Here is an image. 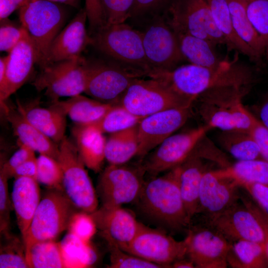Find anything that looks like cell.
I'll return each mask as SVG.
<instances>
[{
    "label": "cell",
    "instance_id": "obj_1",
    "mask_svg": "<svg viewBox=\"0 0 268 268\" xmlns=\"http://www.w3.org/2000/svg\"><path fill=\"white\" fill-rule=\"evenodd\" d=\"M151 78L157 79L174 91L196 101L197 97L211 89L236 86L251 87L255 82L253 70L242 63L236 56L215 67L193 64L178 66L166 70H156Z\"/></svg>",
    "mask_w": 268,
    "mask_h": 268
},
{
    "label": "cell",
    "instance_id": "obj_2",
    "mask_svg": "<svg viewBox=\"0 0 268 268\" xmlns=\"http://www.w3.org/2000/svg\"><path fill=\"white\" fill-rule=\"evenodd\" d=\"M180 166L145 181L136 202L149 218L174 231L190 226L179 187Z\"/></svg>",
    "mask_w": 268,
    "mask_h": 268
},
{
    "label": "cell",
    "instance_id": "obj_3",
    "mask_svg": "<svg viewBox=\"0 0 268 268\" xmlns=\"http://www.w3.org/2000/svg\"><path fill=\"white\" fill-rule=\"evenodd\" d=\"M251 87L225 86L207 90L199 96V114L211 129L251 132L258 118L244 106V97Z\"/></svg>",
    "mask_w": 268,
    "mask_h": 268
},
{
    "label": "cell",
    "instance_id": "obj_4",
    "mask_svg": "<svg viewBox=\"0 0 268 268\" xmlns=\"http://www.w3.org/2000/svg\"><path fill=\"white\" fill-rule=\"evenodd\" d=\"M92 44L113 61L144 72L153 71L144 50L141 35L126 22L106 24L91 35Z\"/></svg>",
    "mask_w": 268,
    "mask_h": 268
},
{
    "label": "cell",
    "instance_id": "obj_5",
    "mask_svg": "<svg viewBox=\"0 0 268 268\" xmlns=\"http://www.w3.org/2000/svg\"><path fill=\"white\" fill-rule=\"evenodd\" d=\"M18 10L20 22L35 48L36 65L42 70L47 66L51 44L62 30L66 11L61 4L46 0L28 1Z\"/></svg>",
    "mask_w": 268,
    "mask_h": 268
},
{
    "label": "cell",
    "instance_id": "obj_6",
    "mask_svg": "<svg viewBox=\"0 0 268 268\" xmlns=\"http://www.w3.org/2000/svg\"><path fill=\"white\" fill-rule=\"evenodd\" d=\"M78 210L63 190L49 189L41 198L23 239L25 252L35 243L55 240L67 229Z\"/></svg>",
    "mask_w": 268,
    "mask_h": 268
},
{
    "label": "cell",
    "instance_id": "obj_7",
    "mask_svg": "<svg viewBox=\"0 0 268 268\" xmlns=\"http://www.w3.org/2000/svg\"><path fill=\"white\" fill-rule=\"evenodd\" d=\"M195 100L179 95L160 80L136 79L114 104L144 118L165 110L193 105Z\"/></svg>",
    "mask_w": 268,
    "mask_h": 268
},
{
    "label": "cell",
    "instance_id": "obj_8",
    "mask_svg": "<svg viewBox=\"0 0 268 268\" xmlns=\"http://www.w3.org/2000/svg\"><path fill=\"white\" fill-rule=\"evenodd\" d=\"M86 68L84 93L106 103H115L136 79L147 77L144 72L112 60H86Z\"/></svg>",
    "mask_w": 268,
    "mask_h": 268
},
{
    "label": "cell",
    "instance_id": "obj_9",
    "mask_svg": "<svg viewBox=\"0 0 268 268\" xmlns=\"http://www.w3.org/2000/svg\"><path fill=\"white\" fill-rule=\"evenodd\" d=\"M59 149L57 160L63 170L65 194L79 210L94 212L98 208L97 192L75 143L65 136Z\"/></svg>",
    "mask_w": 268,
    "mask_h": 268
},
{
    "label": "cell",
    "instance_id": "obj_10",
    "mask_svg": "<svg viewBox=\"0 0 268 268\" xmlns=\"http://www.w3.org/2000/svg\"><path fill=\"white\" fill-rule=\"evenodd\" d=\"M145 173L141 163L109 164L99 176L97 185L102 206H122L136 202L145 181Z\"/></svg>",
    "mask_w": 268,
    "mask_h": 268
},
{
    "label": "cell",
    "instance_id": "obj_11",
    "mask_svg": "<svg viewBox=\"0 0 268 268\" xmlns=\"http://www.w3.org/2000/svg\"><path fill=\"white\" fill-rule=\"evenodd\" d=\"M144 21L147 22L140 32L146 57L153 71L171 70L178 67L185 59L168 20L163 15H158Z\"/></svg>",
    "mask_w": 268,
    "mask_h": 268
},
{
    "label": "cell",
    "instance_id": "obj_12",
    "mask_svg": "<svg viewBox=\"0 0 268 268\" xmlns=\"http://www.w3.org/2000/svg\"><path fill=\"white\" fill-rule=\"evenodd\" d=\"M87 80L86 59L80 58L51 64L41 70L33 85L38 91L45 90L52 101L84 92Z\"/></svg>",
    "mask_w": 268,
    "mask_h": 268
},
{
    "label": "cell",
    "instance_id": "obj_13",
    "mask_svg": "<svg viewBox=\"0 0 268 268\" xmlns=\"http://www.w3.org/2000/svg\"><path fill=\"white\" fill-rule=\"evenodd\" d=\"M210 130L203 125L169 136L149 152L141 163L146 173L152 177L156 176L182 164L193 154Z\"/></svg>",
    "mask_w": 268,
    "mask_h": 268
},
{
    "label": "cell",
    "instance_id": "obj_14",
    "mask_svg": "<svg viewBox=\"0 0 268 268\" xmlns=\"http://www.w3.org/2000/svg\"><path fill=\"white\" fill-rule=\"evenodd\" d=\"M167 11L173 28L206 40L214 46L226 45L206 0H173Z\"/></svg>",
    "mask_w": 268,
    "mask_h": 268
},
{
    "label": "cell",
    "instance_id": "obj_15",
    "mask_svg": "<svg viewBox=\"0 0 268 268\" xmlns=\"http://www.w3.org/2000/svg\"><path fill=\"white\" fill-rule=\"evenodd\" d=\"M187 240L177 241L170 235L142 224L137 234L124 251L164 268H172L187 257Z\"/></svg>",
    "mask_w": 268,
    "mask_h": 268
},
{
    "label": "cell",
    "instance_id": "obj_16",
    "mask_svg": "<svg viewBox=\"0 0 268 268\" xmlns=\"http://www.w3.org/2000/svg\"><path fill=\"white\" fill-rule=\"evenodd\" d=\"M187 257L195 268H225L232 243L212 227L205 224L189 230Z\"/></svg>",
    "mask_w": 268,
    "mask_h": 268
},
{
    "label": "cell",
    "instance_id": "obj_17",
    "mask_svg": "<svg viewBox=\"0 0 268 268\" xmlns=\"http://www.w3.org/2000/svg\"><path fill=\"white\" fill-rule=\"evenodd\" d=\"M191 106L161 111L143 118L137 125V156L145 157L188 121Z\"/></svg>",
    "mask_w": 268,
    "mask_h": 268
},
{
    "label": "cell",
    "instance_id": "obj_18",
    "mask_svg": "<svg viewBox=\"0 0 268 268\" xmlns=\"http://www.w3.org/2000/svg\"><path fill=\"white\" fill-rule=\"evenodd\" d=\"M240 188L234 180L207 171L201 182L197 214H203L205 221L213 218L240 201Z\"/></svg>",
    "mask_w": 268,
    "mask_h": 268
},
{
    "label": "cell",
    "instance_id": "obj_19",
    "mask_svg": "<svg viewBox=\"0 0 268 268\" xmlns=\"http://www.w3.org/2000/svg\"><path fill=\"white\" fill-rule=\"evenodd\" d=\"M240 201L205 221V224L216 230L232 243L245 240L264 244V235L260 223L249 209Z\"/></svg>",
    "mask_w": 268,
    "mask_h": 268
},
{
    "label": "cell",
    "instance_id": "obj_20",
    "mask_svg": "<svg viewBox=\"0 0 268 268\" xmlns=\"http://www.w3.org/2000/svg\"><path fill=\"white\" fill-rule=\"evenodd\" d=\"M89 214L103 238L123 250L131 244L142 224L122 206H101Z\"/></svg>",
    "mask_w": 268,
    "mask_h": 268
},
{
    "label": "cell",
    "instance_id": "obj_21",
    "mask_svg": "<svg viewBox=\"0 0 268 268\" xmlns=\"http://www.w3.org/2000/svg\"><path fill=\"white\" fill-rule=\"evenodd\" d=\"M87 14L84 8L60 32L49 49L47 66L53 63L77 59L92 44V38L86 28Z\"/></svg>",
    "mask_w": 268,
    "mask_h": 268
},
{
    "label": "cell",
    "instance_id": "obj_22",
    "mask_svg": "<svg viewBox=\"0 0 268 268\" xmlns=\"http://www.w3.org/2000/svg\"><path fill=\"white\" fill-rule=\"evenodd\" d=\"M5 78L0 86L1 107L30 78L37 63L35 48L28 34L8 53Z\"/></svg>",
    "mask_w": 268,
    "mask_h": 268
},
{
    "label": "cell",
    "instance_id": "obj_23",
    "mask_svg": "<svg viewBox=\"0 0 268 268\" xmlns=\"http://www.w3.org/2000/svg\"><path fill=\"white\" fill-rule=\"evenodd\" d=\"M2 109L7 121L18 138L19 144L25 145L40 154L46 155L57 160L59 144L30 123L17 108H10L5 103Z\"/></svg>",
    "mask_w": 268,
    "mask_h": 268
},
{
    "label": "cell",
    "instance_id": "obj_24",
    "mask_svg": "<svg viewBox=\"0 0 268 268\" xmlns=\"http://www.w3.org/2000/svg\"><path fill=\"white\" fill-rule=\"evenodd\" d=\"M41 200L40 189L36 179L23 177L15 178L11 201L22 240Z\"/></svg>",
    "mask_w": 268,
    "mask_h": 268
},
{
    "label": "cell",
    "instance_id": "obj_25",
    "mask_svg": "<svg viewBox=\"0 0 268 268\" xmlns=\"http://www.w3.org/2000/svg\"><path fill=\"white\" fill-rule=\"evenodd\" d=\"M205 159H208L200 155L195 150L179 166L180 190L187 214L191 220L197 214L202 178L206 172L211 170L206 164Z\"/></svg>",
    "mask_w": 268,
    "mask_h": 268
},
{
    "label": "cell",
    "instance_id": "obj_26",
    "mask_svg": "<svg viewBox=\"0 0 268 268\" xmlns=\"http://www.w3.org/2000/svg\"><path fill=\"white\" fill-rule=\"evenodd\" d=\"M94 125H76L72 129L75 144L86 167L98 172L105 159L106 139Z\"/></svg>",
    "mask_w": 268,
    "mask_h": 268
},
{
    "label": "cell",
    "instance_id": "obj_27",
    "mask_svg": "<svg viewBox=\"0 0 268 268\" xmlns=\"http://www.w3.org/2000/svg\"><path fill=\"white\" fill-rule=\"evenodd\" d=\"M113 105L79 94L66 100L53 101L51 106L68 116L75 124L84 125L97 123Z\"/></svg>",
    "mask_w": 268,
    "mask_h": 268
},
{
    "label": "cell",
    "instance_id": "obj_28",
    "mask_svg": "<svg viewBox=\"0 0 268 268\" xmlns=\"http://www.w3.org/2000/svg\"><path fill=\"white\" fill-rule=\"evenodd\" d=\"M17 109L30 123L57 144L66 136L67 116L58 110L51 106L48 108H25L18 101Z\"/></svg>",
    "mask_w": 268,
    "mask_h": 268
},
{
    "label": "cell",
    "instance_id": "obj_29",
    "mask_svg": "<svg viewBox=\"0 0 268 268\" xmlns=\"http://www.w3.org/2000/svg\"><path fill=\"white\" fill-rule=\"evenodd\" d=\"M173 29L177 36L184 59L190 64L201 67H215L221 65L227 58H220L214 50L215 46L207 40L180 30Z\"/></svg>",
    "mask_w": 268,
    "mask_h": 268
},
{
    "label": "cell",
    "instance_id": "obj_30",
    "mask_svg": "<svg viewBox=\"0 0 268 268\" xmlns=\"http://www.w3.org/2000/svg\"><path fill=\"white\" fill-rule=\"evenodd\" d=\"M215 24L224 37L229 50H236L252 61L259 63L260 60L254 51L236 34L233 27L227 0H206Z\"/></svg>",
    "mask_w": 268,
    "mask_h": 268
},
{
    "label": "cell",
    "instance_id": "obj_31",
    "mask_svg": "<svg viewBox=\"0 0 268 268\" xmlns=\"http://www.w3.org/2000/svg\"><path fill=\"white\" fill-rule=\"evenodd\" d=\"M219 144L237 161L262 158L260 149L251 132L231 130L221 131Z\"/></svg>",
    "mask_w": 268,
    "mask_h": 268
},
{
    "label": "cell",
    "instance_id": "obj_32",
    "mask_svg": "<svg viewBox=\"0 0 268 268\" xmlns=\"http://www.w3.org/2000/svg\"><path fill=\"white\" fill-rule=\"evenodd\" d=\"M137 125L111 134L106 139L105 159L109 164H125L137 156Z\"/></svg>",
    "mask_w": 268,
    "mask_h": 268
},
{
    "label": "cell",
    "instance_id": "obj_33",
    "mask_svg": "<svg viewBox=\"0 0 268 268\" xmlns=\"http://www.w3.org/2000/svg\"><path fill=\"white\" fill-rule=\"evenodd\" d=\"M227 2L236 34L261 60L265 55V45L248 17L244 0H227Z\"/></svg>",
    "mask_w": 268,
    "mask_h": 268
},
{
    "label": "cell",
    "instance_id": "obj_34",
    "mask_svg": "<svg viewBox=\"0 0 268 268\" xmlns=\"http://www.w3.org/2000/svg\"><path fill=\"white\" fill-rule=\"evenodd\" d=\"M214 171L218 175L234 180L238 185L250 183L268 187V162L263 158L237 161Z\"/></svg>",
    "mask_w": 268,
    "mask_h": 268
},
{
    "label": "cell",
    "instance_id": "obj_35",
    "mask_svg": "<svg viewBox=\"0 0 268 268\" xmlns=\"http://www.w3.org/2000/svg\"><path fill=\"white\" fill-rule=\"evenodd\" d=\"M227 263L232 268H268L264 244L245 240L234 242L227 256Z\"/></svg>",
    "mask_w": 268,
    "mask_h": 268
},
{
    "label": "cell",
    "instance_id": "obj_36",
    "mask_svg": "<svg viewBox=\"0 0 268 268\" xmlns=\"http://www.w3.org/2000/svg\"><path fill=\"white\" fill-rule=\"evenodd\" d=\"M25 257L29 268H67L61 243L55 240L34 244L25 252Z\"/></svg>",
    "mask_w": 268,
    "mask_h": 268
},
{
    "label": "cell",
    "instance_id": "obj_37",
    "mask_svg": "<svg viewBox=\"0 0 268 268\" xmlns=\"http://www.w3.org/2000/svg\"><path fill=\"white\" fill-rule=\"evenodd\" d=\"M67 268H82L91 265L95 255L88 243L69 233L61 242Z\"/></svg>",
    "mask_w": 268,
    "mask_h": 268
},
{
    "label": "cell",
    "instance_id": "obj_38",
    "mask_svg": "<svg viewBox=\"0 0 268 268\" xmlns=\"http://www.w3.org/2000/svg\"><path fill=\"white\" fill-rule=\"evenodd\" d=\"M142 118L133 114L123 107L114 104L103 118L93 125L103 134H111L137 125Z\"/></svg>",
    "mask_w": 268,
    "mask_h": 268
},
{
    "label": "cell",
    "instance_id": "obj_39",
    "mask_svg": "<svg viewBox=\"0 0 268 268\" xmlns=\"http://www.w3.org/2000/svg\"><path fill=\"white\" fill-rule=\"evenodd\" d=\"M37 164L36 180L39 183L49 189L64 191L63 170L57 159L46 155L40 154L37 158Z\"/></svg>",
    "mask_w": 268,
    "mask_h": 268
},
{
    "label": "cell",
    "instance_id": "obj_40",
    "mask_svg": "<svg viewBox=\"0 0 268 268\" xmlns=\"http://www.w3.org/2000/svg\"><path fill=\"white\" fill-rule=\"evenodd\" d=\"M5 242L0 244V268H27L23 241L9 234L3 235Z\"/></svg>",
    "mask_w": 268,
    "mask_h": 268
},
{
    "label": "cell",
    "instance_id": "obj_41",
    "mask_svg": "<svg viewBox=\"0 0 268 268\" xmlns=\"http://www.w3.org/2000/svg\"><path fill=\"white\" fill-rule=\"evenodd\" d=\"M248 17L263 40L268 62V0H244Z\"/></svg>",
    "mask_w": 268,
    "mask_h": 268
},
{
    "label": "cell",
    "instance_id": "obj_42",
    "mask_svg": "<svg viewBox=\"0 0 268 268\" xmlns=\"http://www.w3.org/2000/svg\"><path fill=\"white\" fill-rule=\"evenodd\" d=\"M112 268H160L163 266L129 253L110 241H107Z\"/></svg>",
    "mask_w": 268,
    "mask_h": 268
},
{
    "label": "cell",
    "instance_id": "obj_43",
    "mask_svg": "<svg viewBox=\"0 0 268 268\" xmlns=\"http://www.w3.org/2000/svg\"><path fill=\"white\" fill-rule=\"evenodd\" d=\"M28 32L24 26L8 18L0 20V51L9 53Z\"/></svg>",
    "mask_w": 268,
    "mask_h": 268
},
{
    "label": "cell",
    "instance_id": "obj_44",
    "mask_svg": "<svg viewBox=\"0 0 268 268\" xmlns=\"http://www.w3.org/2000/svg\"><path fill=\"white\" fill-rule=\"evenodd\" d=\"M173 0H135L129 19L145 20L153 16L162 15L168 10Z\"/></svg>",
    "mask_w": 268,
    "mask_h": 268
},
{
    "label": "cell",
    "instance_id": "obj_45",
    "mask_svg": "<svg viewBox=\"0 0 268 268\" xmlns=\"http://www.w3.org/2000/svg\"><path fill=\"white\" fill-rule=\"evenodd\" d=\"M96 228L91 215L79 210L71 217L67 230L68 233L82 241L88 243L95 234Z\"/></svg>",
    "mask_w": 268,
    "mask_h": 268
},
{
    "label": "cell",
    "instance_id": "obj_46",
    "mask_svg": "<svg viewBox=\"0 0 268 268\" xmlns=\"http://www.w3.org/2000/svg\"><path fill=\"white\" fill-rule=\"evenodd\" d=\"M135 0H103L106 24L125 22Z\"/></svg>",
    "mask_w": 268,
    "mask_h": 268
},
{
    "label": "cell",
    "instance_id": "obj_47",
    "mask_svg": "<svg viewBox=\"0 0 268 268\" xmlns=\"http://www.w3.org/2000/svg\"><path fill=\"white\" fill-rule=\"evenodd\" d=\"M8 180L0 172V232L2 236L9 234L10 201Z\"/></svg>",
    "mask_w": 268,
    "mask_h": 268
},
{
    "label": "cell",
    "instance_id": "obj_48",
    "mask_svg": "<svg viewBox=\"0 0 268 268\" xmlns=\"http://www.w3.org/2000/svg\"><path fill=\"white\" fill-rule=\"evenodd\" d=\"M35 156V151L29 147L19 144V149L10 158L0 165V172L8 179L13 177L15 170L23 163Z\"/></svg>",
    "mask_w": 268,
    "mask_h": 268
},
{
    "label": "cell",
    "instance_id": "obj_49",
    "mask_svg": "<svg viewBox=\"0 0 268 268\" xmlns=\"http://www.w3.org/2000/svg\"><path fill=\"white\" fill-rule=\"evenodd\" d=\"M84 8L87 14L91 35L106 24L103 0H85Z\"/></svg>",
    "mask_w": 268,
    "mask_h": 268
},
{
    "label": "cell",
    "instance_id": "obj_50",
    "mask_svg": "<svg viewBox=\"0 0 268 268\" xmlns=\"http://www.w3.org/2000/svg\"><path fill=\"white\" fill-rule=\"evenodd\" d=\"M245 192V194L241 193L240 200L253 213L262 228L264 235V246L268 259V214Z\"/></svg>",
    "mask_w": 268,
    "mask_h": 268
},
{
    "label": "cell",
    "instance_id": "obj_51",
    "mask_svg": "<svg viewBox=\"0 0 268 268\" xmlns=\"http://www.w3.org/2000/svg\"><path fill=\"white\" fill-rule=\"evenodd\" d=\"M239 185L268 214V186L250 183H242Z\"/></svg>",
    "mask_w": 268,
    "mask_h": 268
},
{
    "label": "cell",
    "instance_id": "obj_52",
    "mask_svg": "<svg viewBox=\"0 0 268 268\" xmlns=\"http://www.w3.org/2000/svg\"><path fill=\"white\" fill-rule=\"evenodd\" d=\"M251 133L259 146L262 158L268 162V130L258 119Z\"/></svg>",
    "mask_w": 268,
    "mask_h": 268
},
{
    "label": "cell",
    "instance_id": "obj_53",
    "mask_svg": "<svg viewBox=\"0 0 268 268\" xmlns=\"http://www.w3.org/2000/svg\"><path fill=\"white\" fill-rule=\"evenodd\" d=\"M37 170V158L34 156L27 160L17 167L14 171L13 177L15 178L23 177L36 179Z\"/></svg>",
    "mask_w": 268,
    "mask_h": 268
},
{
    "label": "cell",
    "instance_id": "obj_54",
    "mask_svg": "<svg viewBox=\"0 0 268 268\" xmlns=\"http://www.w3.org/2000/svg\"><path fill=\"white\" fill-rule=\"evenodd\" d=\"M28 0H0V20L8 18L14 11L19 9Z\"/></svg>",
    "mask_w": 268,
    "mask_h": 268
},
{
    "label": "cell",
    "instance_id": "obj_55",
    "mask_svg": "<svg viewBox=\"0 0 268 268\" xmlns=\"http://www.w3.org/2000/svg\"><path fill=\"white\" fill-rule=\"evenodd\" d=\"M258 115V119L268 130V97L260 106Z\"/></svg>",
    "mask_w": 268,
    "mask_h": 268
},
{
    "label": "cell",
    "instance_id": "obj_56",
    "mask_svg": "<svg viewBox=\"0 0 268 268\" xmlns=\"http://www.w3.org/2000/svg\"><path fill=\"white\" fill-rule=\"evenodd\" d=\"M8 60V55L0 58V86L2 85L5 80Z\"/></svg>",
    "mask_w": 268,
    "mask_h": 268
},
{
    "label": "cell",
    "instance_id": "obj_57",
    "mask_svg": "<svg viewBox=\"0 0 268 268\" xmlns=\"http://www.w3.org/2000/svg\"><path fill=\"white\" fill-rule=\"evenodd\" d=\"M186 257L179 259L172 265V268H195L194 263L189 258Z\"/></svg>",
    "mask_w": 268,
    "mask_h": 268
},
{
    "label": "cell",
    "instance_id": "obj_58",
    "mask_svg": "<svg viewBox=\"0 0 268 268\" xmlns=\"http://www.w3.org/2000/svg\"><path fill=\"white\" fill-rule=\"evenodd\" d=\"M35 0H28V1H31ZM54 2H56L60 4H64L71 6L75 8H79L80 5V0H46Z\"/></svg>",
    "mask_w": 268,
    "mask_h": 268
}]
</instances>
